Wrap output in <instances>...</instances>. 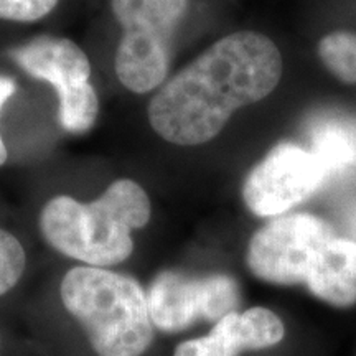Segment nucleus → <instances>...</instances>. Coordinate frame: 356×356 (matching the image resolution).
Segmentation results:
<instances>
[{"instance_id":"nucleus-3","label":"nucleus","mask_w":356,"mask_h":356,"mask_svg":"<svg viewBox=\"0 0 356 356\" xmlns=\"http://www.w3.org/2000/svg\"><path fill=\"white\" fill-rule=\"evenodd\" d=\"M60 297L97 356H144L152 346L147 293L131 275L108 267H71L61 279Z\"/></svg>"},{"instance_id":"nucleus-6","label":"nucleus","mask_w":356,"mask_h":356,"mask_svg":"<svg viewBox=\"0 0 356 356\" xmlns=\"http://www.w3.org/2000/svg\"><path fill=\"white\" fill-rule=\"evenodd\" d=\"M333 236L330 222L310 213L275 216L252 234L246 249L248 269L273 286H299L305 282L317 252Z\"/></svg>"},{"instance_id":"nucleus-15","label":"nucleus","mask_w":356,"mask_h":356,"mask_svg":"<svg viewBox=\"0 0 356 356\" xmlns=\"http://www.w3.org/2000/svg\"><path fill=\"white\" fill-rule=\"evenodd\" d=\"M17 91V84L13 81V78L6 76V74H0V113H2L3 104L10 99V97L15 95ZM7 147L6 142L2 139V134H0V167L7 162Z\"/></svg>"},{"instance_id":"nucleus-11","label":"nucleus","mask_w":356,"mask_h":356,"mask_svg":"<svg viewBox=\"0 0 356 356\" xmlns=\"http://www.w3.org/2000/svg\"><path fill=\"white\" fill-rule=\"evenodd\" d=\"M310 150L328 177L356 170V124L341 118L320 119L310 129Z\"/></svg>"},{"instance_id":"nucleus-8","label":"nucleus","mask_w":356,"mask_h":356,"mask_svg":"<svg viewBox=\"0 0 356 356\" xmlns=\"http://www.w3.org/2000/svg\"><path fill=\"white\" fill-rule=\"evenodd\" d=\"M327 178V170L312 150L284 142L249 173L243 200L256 216H282L310 198Z\"/></svg>"},{"instance_id":"nucleus-2","label":"nucleus","mask_w":356,"mask_h":356,"mask_svg":"<svg viewBox=\"0 0 356 356\" xmlns=\"http://www.w3.org/2000/svg\"><path fill=\"white\" fill-rule=\"evenodd\" d=\"M150 215L147 191L131 178H119L89 203L70 195L48 200L38 226L44 241L60 254L109 269L132 256V233L145 228Z\"/></svg>"},{"instance_id":"nucleus-16","label":"nucleus","mask_w":356,"mask_h":356,"mask_svg":"<svg viewBox=\"0 0 356 356\" xmlns=\"http://www.w3.org/2000/svg\"><path fill=\"white\" fill-rule=\"evenodd\" d=\"M350 229H351V233H353V236H355V241H356V208L353 210V213H351L350 215Z\"/></svg>"},{"instance_id":"nucleus-10","label":"nucleus","mask_w":356,"mask_h":356,"mask_svg":"<svg viewBox=\"0 0 356 356\" xmlns=\"http://www.w3.org/2000/svg\"><path fill=\"white\" fill-rule=\"evenodd\" d=\"M305 286L312 296L333 309L356 305V241L333 236L312 262Z\"/></svg>"},{"instance_id":"nucleus-12","label":"nucleus","mask_w":356,"mask_h":356,"mask_svg":"<svg viewBox=\"0 0 356 356\" xmlns=\"http://www.w3.org/2000/svg\"><path fill=\"white\" fill-rule=\"evenodd\" d=\"M318 56L340 81L356 84V33L327 35L318 43Z\"/></svg>"},{"instance_id":"nucleus-9","label":"nucleus","mask_w":356,"mask_h":356,"mask_svg":"<svg viewBox=\"0 0 356 356\" xmlns=\"http://www.w3.org/2000/svg\"><path fill=\"white\" fill-rule=\"evenodd\" d=\"M286 335V322L277 312L267 307H249L229 312L204 335L178 343L172 356H241L275 348Z\"/></svg>"},{"instance_id":"nucleus-17","label":"nucleus","mask_w":356,"mask_h":356,"mask_svg":"<svg viewBox=\"0 0 356 356\" xmlns=\"http://www.w3.org/2000/svg\"><path fill=\"white\" fill-rule=\"evenodd\" d=\"M0 345H2V341H0Z\"/></svg>"},{"instance_id":"nucleus-4","label":"nucleus","mask_w":356,"mask_h":356,"mask_svg":"<svg viewBox=\"0 0 356 356\" xmlns=\"http://www.w3.org/2000/svg\"><path fill=\"white\" fill-rule=\"evenodd\" d=\"M186 8L188 0H111L122 30L114 70L124 88L145 95L165 83L172 38Z\"/></svg>"},{"instance_id":"nucleus-14","label":"nucleus","mask_w":356,"mask_h":356,"mask_svg":"<svg viewBox=\"0 0 356 356\" xmlns=\"http://www.w3.org/2000/svg\"><path fill=\"white\" fill-rule=\"evenodd\" d=\"M60 0H0V20L33 24L55 10Z\"/></svg>"},{"instance_id":"nucleus-1","label":"nucleus","mask_w":356,"mask_h":356,"mask_svg":"<svg viewBox=\"0 0 356 356\" xmlns=\"http://www.w3.org/2000/svg\"><path fill=\"white\" fill-rule=\"evenodd\" d=\"M280 74L282 56L273 40L257 32L226 35L159 88L149 122L170 144H207L234 111L269 96Z\"/></svg>"},{"instance_id":"nucleus-5","label":"nucleus","mask_w":356,"mask_h":356,"mask_svg":"<svg viewBox=\"0 0 356 356\" xmlns=\"http://www.w3.org/2000/svg\"><path fill=\"white\" fill-rule=\"evenodd\" d=\"M10 55L25 73L55 88L58 121L66 132L91 131L99 115V97L91 81V61L78 43L42 35L17 47Z\"/></svg>"},{"instance_id":"nucleus-7","label":"nucleus","mask_w":356,"mask_h":356,"mask_svg":"<svg viewBox=\"0 0 356 356\" xmlns=\"http://www.w3.org/2000/svg\"><path fill=\"white\" fill-rule=\"evenodd\" d=\"M147 293L155 332L180 333L197 322L215 323L238 310L241 293L228 274L190 275L163 270L150 282Z\"/></svg>"},{"instance_id":"nucleus-13","label":"nucleus","mask_w":356,"mask_h":356,"mask_svg":"<svg viewBox=\"0 0 356 356\" xmlns=\"http://www.w3.org/2000/svg\"><path fill=\"white\" fill-rule=\"evenodd\" d=\"M25 269V248L10 231L0 228V297L15 289Z\"/></svg>"}]
</instances>
